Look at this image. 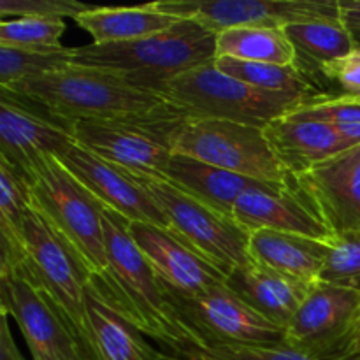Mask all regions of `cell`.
<instances>
[{"label": "cell", "instance_id": "obj_34", "mask_svg": "<svg viewBox=\"0 0 360 360\" xmlns=\"http://www.w3.org/2000/svg\"><path fill=\"white\" fill-rule=\"evenodd\" d=\"M316 86L323 95H350L360 98V48L323 65L316 77Z\"/></svg>", "mask_w": 360, "mask_h": 360}, {"label": "cell", "instance_id": "obj_26", "mask_svg": "<svg viewBox=\"0 0 360 360\" xmlns=\"http://www.w3.org/2000/svg\"><path fill=\"white\" fill-rule=\"evenodd\" d=\"M214 58L295 65V51L283 27H236L217 34Z\"/></svg>", "mask_w": 360, "mask_h": 360}, {"label": "cell", "instance_id": "obj_12", "mask_svg": "<svg viewBox=\"0 0 360 360\" xmlns=\"http://www.w3.org/2000/svg\"><path fill=\"white\" fill-rule=\"evenodd\" d=\"M162 13L193 20L213 34L236 27H288L341 20L338 0H162Z\"/></svg>", "mask_w": 360, "mask_h": 360}, {"label": "cell", "instance_id": "obj_32", "mask_svg": "<svg viewBox=\"0 0 360 360\" xmlns=\"http://www.w3.org/2000/svg\"><path fill=\"white\" fill-rule=\"evenodd\" d=\"M287 116L304 122L327 123L340 134H345L360 127V98L350 95H322Z\"/></svg>", "mask_w": 360, "mask_h": 360}, {"label": "cell", "instance_id": "obj_31", "mask_svg": "<svg viewBox=\"0 0 360 360\" xmlns=\"http://www.w3.org/2000/svg\"><path fill=\"white\" fill-rule=\"evenodd\" d=\"M70 63V48L55 51H27L0 46V88L13 86L28 77L48 74Z\"/></svg>", "mask_w": 360, "mask_h": 360}, {"label": "cell", "instance_id": "obj_23", "mask_svg": "<svg viewBox=\"0 0 360 360\" xmlns=\"http://www.w3.org/2000/svg\"><path fill=\"white\" fill-rule=\"evenodd\" d=\"M164 179L231 218H234L232 213L239 197L253 185L262 183L179 153H172Z\"/></svg>", "mask_w": 360, "mask_h": 360}, {"label": "cell", "instance_id": "obj_1", "mask_svg": "<svg viewBox=\"0 0 360 360\" xmlns=\"http://www.w3.org/2000/svg\"><path fill=\"white\" fill-rule=\"evenodd\" d=\"M108 271L97 287L112 308L160 348L190 343L176 316L167 287L148 264L127 231V220L102 206Z\"/></svg>", "mask_w": 360, "mask_h": 360}, {"label": "cell", "instance_id": "obj_20", "mask_svg": "<svg viewBox=\"0 0 360 360\" xmlns=\"http://www.w3.org/2000/svg\"><path fill=\"white\" fill-rule=\"evenodd\" d=\"M264 132L292 178L304 174L315 165L355 148L327 123L304 122L290 116L274 120L264 129Z\"/></svg>", "mask_w": 360, "mask_h": 360}, {"label": "cell", "instance_id": "obj_27", "mask_svg": "<svg viewBox=\"0 0 360 360\" xmlns=\"http://www.w3.org/2000/svg\"><path fill=\"white\" fill-rule=\"evenodd\" d=\"M213 63L220 72L259 90L283 91V94L306 95V97L323 95L313 84V81L295 65H274V63L245 62L234 58H214Z\"/></svg>", "mask_w": 360, "mask_h": 360}, {"label": "cell", "instance_id": "obj_24", "mask_svg": "<svg viewBox=\"0 0 360 360\" xmlns=\"http://www.w3.org/2000/svg\"><path fill=\"white\" fill-rule=\"evenodd\" d=\"M88 32L94 44H120L158 34L178 23V18L162 13L153 2L134 7H91L74 20Z\"/></svg>", "mask_w": 360, "mask_h": 360}, {"label": "cell", "instance_id": "obj_3", "mask_svg": "<svg viewBox=\"0 0 360 360\" xmlns=\"http://www.w3.org/2000/svg\"><path fill=\"white\" fill-rule=\"evenodd\" d=\"M214 53L217 34L193 20H179L167 30L137 41L70 48V63L111 70L141 90L160 95L165 83L213 62Z\"/></svg>", "mask_w": 360, "mask_h": 360}, {"label": "cell", "instance_id": "obj_13", "mask_svg": "<svg viewBox=\"0 0 360 360\" xmlns=\"http://www.w3.org/2000/svg\"><path fill=\"white\" fill-rule=\"evenodd\" d=\"M0 308L16 320L34 360H91L51 299L21 271L0 274Z\"/></svg>", "mask_w": 360, "mask_h": 360}, {"label": "cell", "instance_id": "obj_2", "mask_svg": "<svg viewBox=\"0 0 360 360\" xmlns=\"http://www.w3.org/2000/svg\"><path fill=\"white\" fill-rule=\"evenodd\" d=\"M2 90L21 95L72 125L84 120L137 118L169 104L162 95L141 90L120 74L74 63Z\"/></svg>", "mask_w": 360, "mask_h": 360}, {"label": "cell", "instance_id": "obj_7", "mask_svg": "<svg viewBox=\"0 0 360 360\" xmlns=\"http://www.w3.org/2000/svg\"><path fill=\"white\" fill-rule=\"evenodd\" d=\"M158 204L169 221V232L229 276L234 269L252 264L250 234L234 218L214 211L164 178L125 169Z\"/></svg>", "mask_w": 360, "mask_h": 360}, {"label": "cell", "instance_id": "obj_22", "mask_svg": "<svg viewBox=\"0 0 360 360\" xmlns=\"http://www.w3.org/2000/svg\"><path fill=\"white\" fill-rule=\"evenodd\" d=\"M86 313L97 360H164L160 350L112 308L94 278L86 288Z\"/></svg>", "mask_w": 360, "mask_h": 360}, {"label": "cell", "instance_id": "obj_29", "mask_svg": "<svg viewBox=\"0 0 360 360\" xmlns=\"http://www.w3.org/2000/svg\"><path fill=\"white\" fill-rule=\"evenodd\" d=\"M164 360H316L285 345L274 347H250V345H195L183 343L169 348H158ZM343 360H360L354 355Z\"/></svg>", "mask_w": 360, "mask_h": 360}, {"label": "cell", "instance_id": "obj_17", "mask_svg": "<svg viewBox=\"0 0 360 360\" xmlns=\"http://www.w3.org/2000/svg\"><path fill=\"white\" fill-rule=\"evenodd\" d=\"M248 234L262 229L330 241L336 236L320 220L301 190L290 183H257L238 199L232 213Z\"/></svg>", "mask_w": 360, "mask_h": 360}, {"label": "cell", "instance_id": "obj_9", "mask_svg": "<svg viewBox=\"0 0 360 360\" xmlns=\"http://www.w3.org/2000/svg\"><path fill=\"white\" fill-rule=\"evenodd\" d=\"M183 118L186 116L169 102L165 108L137 118L77 122L74 136L77 144L109 164L164 178L174 153L169 136Z\"/></svg>", "mask_w": 360, "mask_h": 360}, {"label": "cell", "instance_id": "obj_37", "mask_svg": "<svg viewBox=\"0 0 360 360\" xmlns=\"http://www.w3.org/2000/svg\"><path fill=\"white\" fill-rule=\"evenodd\" d=\"M7 316H9V313L0 308V319H2V326H0V360H27L20 354L16 343H14L11 327L7 323Z\"/></svg>", "mask_w": 360, "mask_h": 360}, {"label": "cell", "instance_id": "obj_8", "mask_svg": "<svg viewBox=\"0 0 360 360\" xmlns=\"http://www.w3.org/2000/svg\"><path fill=\"white\" fill-rule=\"evenodd\" d=\"M174 153L262 183H290L260 127L211 118H183L169 136Z\"/></svg>", "mask_w": 360, "mask_h": 360}, {"label": "cell", "instance_id": "obj_6", "mask_svg": "<svg viewBox=\"0 0 360 360\" xmlns=\"http://www.w3.org/2000/svg\"><path fill=\"white\" fill-rule=\"evenodd\" d=\"M21 241L25 262L16 271L51 299L90 359L97 360L86 313L90 273L34 207L23 220Z\"/></svg>", "mask_w": 360, "mask_h": 360}, {"label": "cell", "instance_id": "obj_38", "mask_svg": "<svg viewBox=\"0 0 360 360\" xmlns=\"http://www.w3.org/2000/svg\"><path fill=\"white\" fill-rule=\"evenodd\" d=\"M352 354L357 355V357H360V326H359L357 333H355L354 343H352Z\"/></svg>", "mask_w": 360, "mask_h": 360}, {"label": "cell", "instance_id": "obj_11", "mask_svg": "<svg viewBox=\"0 0 360 360\" xmlns=\"http://www.w3.org/2000/svg\"><path fill=\"white\" fill-rule=\"evenodd\" d=\"M360 326V294L319 283L283 330V345L316 360L354 357L352 343Z\"/></svg>", "mask_w": 360, "mask_h": 360}, {"label": "cell", "instance_id": "obj_36", "mask_svg": "<svg viewBox=\"0 0 360 360\" xmlns=\"http://www.w3.org/2000/svg\"><path fill=\"white\" fill-rule=\"evenodd\" d=\"M341 11V21L360 48V0H338Z\"/></svg>", "mask_w": 360, "mask_h": 360}, {"label": "cell", "instance_id": "obj_28", "mask_svg": "<svg viewBox=\"0 0 360 360\" xmlns=\"http://www.w3.org/2000/svg\"><path fill=\"white\" fill-rule=\"evenodd\" d=\"M32 207L28 178L6 158H0V243L23 250L21 227Z\"/></svg>", "mask_w": 360, "mask_h": 360}, {"label": "cell", "instance_id": "obj_25", "mask_svg": "<svg viewBox=\"0 0 360 360\" xmlns=\"http://www.w3.org/2000/svg\"><path fill=\"white\" fill-rule=\"evenodd\" d=\"M285 32L295 51V67L308 76L315 86L323 65L350 55L357 48L341 20L294 23L285 27Z\"/></svg>", "mask_w": 360, "mask_h": 360}, {"label": "cell", "instance_id": "obj_21", "mask_svg": "<svg viewBox=\"0 0 360 360\" xmlns=\"http://www.w3.org/2000/svg\"><path fill=\"white\" fill-rule=\"evenodd\" d=\"M225 285L250 308L283 330L313 288L253 262L232 271L225 278Z\"/></svg>", "mask_w": 360, "mask_h": 360}, {"label": "cell", "instance_id": "obj_18", "mask_svg": "<svg viewBox=\"0 0 360 360\" xmlns=\"http://www.w3.org/2000/svg\"><path fill=\"white\" fill-rule=\"evenodd\" d=\"M127 231L157 276L172 290L195 294L227 278L172 232L139 221H127Z\"/></svg>", "mask_w": 360, "mask_h": 360}, {"label": "cell", "instance_id": "obj_15", "mask_svg": "<svg viewBox=\"0 0 360 360\" xmlns=\"http://www.w3.org/2000/svg\"><path fill=\"white\" fill-rule=\"evenodd\" d=\"M56 160L105 210L120 214L127 221H139L169 231V221L158 204L125 169L102 160L77 143L67 148Z\"/></svg>", "mask_w": 360, "mask_h": 360}, {"label": "cell", "instance_id": "obj_5", "mask_svg": "<svg viewBox=\"0 0 360 360\" xmlns=\"http://www.w3.org/2000/svg\"><path fill=\"white\" fill-rule=\"evenodd\" d=\"M27 178L34 210L69 246L90 276L101 280L108 271L102 204L56 158L42 160Z\"/></svg>", "mask_w": 360, "mask_h": 360}, {"label": "cell", "instance_id": "obj_4", "mask_svg": "<svg viewBox=\"0 0 360 360\" xmlns=\"http://www.w3.org/2000/svg\"><path fill=\"white\" fill-rule=\"evenodd\" d=\"M162 97L186 118H211L266 129L316 97L266 91L220 72L213 62L165 83Z\"/></svg>", "mask_w": 360, "mask_h": 360}, {"label": "cell", "instance_id": "obj_16", "mask_svg": "<svg viewBox=\"0 0 360 360\" xmlns=\"http://www.w3.org/2000/svg\"><path fill=\"white\" fill-rule=\"evenodd\" d=\"M334 236L360 232V144L294 178Z\"/></svg>", "mask_w": 360, "mask_h": 360}, {"label": "cell", "instance_id": "obj_19", "mask_svg": "<svg viewBox=\"0 0 360 360\" xmlns=\"http://www.w3.org/2000/svg\"><path fill=\"white\" fill-rule=\"evenodd\" d=\"M248 252L250 259L257 266L274 271L297 283L315 287L322 280L330 241L262 229L250 234Z\"/></svg>", "mask_w": 360, "mask_h": 360}, {"label": "cell", "instance_id": "obj_30", "mask_svg": "<svg viewBox=\"0 0 360 360\" xmlns=\"http://www.w3.org/2000/svg\"><path fill=\"white\" fill-rule=\"evenodd\" d=\"M67 25L62 18H11L0 21V46L27 51L63 49L62 35Z\"/></svg>", "mask_w": 360, "mask_h": 360}, {"label": "cell", "instance_id": "obj_14", "mask_svg": "<svg viewBox=\"0 0 360 360\" xmlns=\"http://www.w3.org/2000/svg\"><path fill=\"white\" fill-rule=\"evenodd\" d=\"M77 143L74 125L56 118L35 102L2 90L0 94V158L30 174L46 158H58Z\"/></svg>", "mask_w": 360, "mask_h": 360}, {"label": "cell", "instance_id": "obj_35", "mask_svg": "<svg viewBox=\"0 0 360 360\" xmlns=\"http://www.w3.org/2000/svg\"><path fill=\"white\" fill-rule=\"evenodd\" d=\"M94 6H86L77 0H0V16L7 18H72L90 11Z\"/></svg>", "mask_w": 360, "mask_h": 360}, {"label": "cell", "instance_id": "obj_10", "mask_svg": "<svg viewBox=\"0 0 360 360\" xmlns=\"http://www.w3.org/2000/svg\"><path fill=\"white\" fill-rule=\"evenodd\" d=\"M167 287V285H165ZM169 299L190 343L195 345H283V329L250 308L224 283L195 294H181L167 287Z\"/></svg>", "mask_w": 360, "mask_h": 360}, {"label": "cell", "instance_id": "obj_33", "mask_svg": "<svg viewBox=\"0 0 360 360\" xmlns=\"http://www.w3.org/2000/svg\"><path fill=\"white\" fill-rule=\"evenodd\" d=\"M320 283L352 288L360 294V232L330 239V252Z\"/></svg>", "mask_w": 360, "mask_h": 360}]
</instances>
